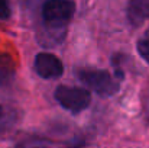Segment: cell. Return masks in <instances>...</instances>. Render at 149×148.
Listing matches in <instances>:
<instances>
[{
    "label": "cell",
    "mask_w": 149,
    "mask_h": 148,
    "mask_svg": "<svg viewBox=\"0 0 149 148\" xmlns=\"http://www.w3.org/2000/svg\"><path fill=\"white\" fill-rule=\"evenodd\" d=\"M75 12L72 0H47L42 6V23L49 38V44H58L64 39L67 26Z\"/></svg>",
    "instance_id": "obj_1"
},
{
    "label": "cell",
    "mask_w": 149,
    "mask_h": 148,
    "mask_svg": "<svg viewBox=\"0 0 149 148\" xmlns=\"http://www.w3.org/2000/svg\"><path fill=\"white\" fill-rule=\"evenodd\" d=\"M80 80L93 92H96L99 96L109 97L119 92L120 84L119 81L106 70H91V68H83L78 71Z\"/></svg>",
    "instance_id": "obj_2"
},
{
    "label": "cell",
    "mask_w": 149,
    "mask_h": 148,
    "mask_svg": "<svg viewBox=\"0 0 149 148\" xmlns=\"http://www.w3.org/2000/svg\"><path fill=\"white\" fill-rule=\"evenodd\" d=\"M54 96L56 102L67 110L72 113L83 112L90 106L91 102V95L86 89L81 87H71V86H58L55 89Z\"/></svg>",
    "instance_id": "obj_3"
},
{
    "label": "cell",
    "mask_w": 149,
    "mask_h": 148,
    "mask_svg": "<svg viewBox=\"0 0 149 148\" xmlns=\"http://www.w3.org/2000/svg\"><path fill=\"white\" fill-rule=\"evenodd\" d=\"M33 68L42 79H59L64 73V65L58 57L49 52H41L35 57Z\"/></svg>",
    "instance_id": "obj_4"
},
{
    "label": "cell",
    "mask_w": 149,
    "mask_h": 148,
    "mask_svg": "<svg viewBox=\"0 0 149 148\" xmlns=\"http://www.w3.org/2000/svg\"><path fill=\"white\" fill-rule=\"evenodd\" d=\"M126 16L133 28L141 26L149 18V0H127Z\"/></svg>",
    "instance_id": "obj_5"
},
{
    "label": "cell",
    "mask_w": 149,
    "mask_h": 148,
    "mask_svg": "<svg viewBox=\"0 0 149 148\" xmlns=\"http://www.w3.org/2000/svg\"><path fill=\"white\" fill-rule=\"evenodd\" d=\"M20 121V112L16 107L0 105V134L12 129Z\"/></svg>",
    "instance_id": "obj_6"
},
{
    "label": "cell",
    "mask_w": 149,
    "mask_h": 148,
    "mask_svg": "<svg viewBox=\"0 0 149 148\" xmlns=\"http://www.w3.org/2000/svg\"><path fill=\"white\" fill-rule=\"evenodd\" d=\"M16 76L13 60L7 54L0 52V86H9Z\"/></svg>",
    "instance_id": "obj_7"
},
{
    "label": "cell",
    "mask_w": 149,
    "mask_h": 148,
    "mask_svg": "<svg viewBox=\"0 0 149 148\" xmlns=\"http://www.w3.org/2000/svg\"><path fill=\"white\" fill-rule=\"evenodd\" d=\"M12 148H52L49 142L44 138H38V137H29V138H23L19 142H16Z\"/></svg>",
    "instance_id": "obj_8"
},
{
    "label": "cell",
    "mask_w": 149,
    "mask_h": 148,
    "mask_svg": "<svg viewBox=\"0 0 149 148\" xmlns=\"http://www.w3.org/2000/svg\"><path fill=\"white\" fill-rule=\"evenodd\" d=\"M136 48H138L139 55H141L146 62H149V28L143 32V35L139 38Z\"/></svg>",
    "instance_id": "obj_9"
},
{
    "label": "cell",
    "mask_w": 149,
    "mask_h": 148,
    "mask_svg": "<svg viewBox=\"0 0 149 148\" xmlns=\"http://www.w3.org/2000/svg\"><path fill=\"white\" fill-rule=\"evenodd\" d=\"M10 6L7 0H0V19L1 20H7L10 18Z\"/></svg>",
    "instance_id": "obj_10"
},
{
    "label": "cell",
    "mask_w": 149,
    "mask_h": 148,
    "mask_svg": "<svg viewBox=\"0 0 149 148\" xmlns=\"http://www.w3.org/2000/svg\"><path fill=\"white\" fill-rule=\"evenodd\" d=\"M142 109H143V115H145V119L149 123V86L142 97Z\"/></svg>",
    "instance_id": "obj_11"
},
{
    "label": "cell",
    "mask_w": 149,
    "mask_h": 148,
    "mask_svg": "<svg viewBox=\"0 0 149 148\" xmlns=\"http://www.w3.org/2000/svg\"><path fill=\"white\" fill-rule=\"evenodd\" d=\"M83 147H84V142L80 140L78 142H74V144H71V147H70V148H83Z\"/></svg>",
    "instance_id": "obj_12"
}]
</instances>
